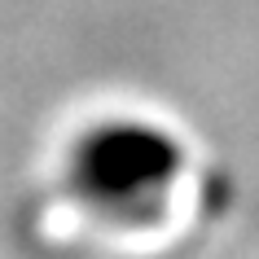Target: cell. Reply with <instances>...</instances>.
<instances>
[{
    "instance_id": "obj_1",
    "label": "cell",
    "mask_w": 259,
    "mask_h": 259,
    "mask_svg": "<svg viewBox=\"0 0 259 259\" xmlns=\"http://www.w3.org/2000/svg\"><path fill=\"white\" fill-rule=\"evenodd\" d=\"M180 145L145 123H106L93 127L70 154V185L97 215L137 220L154 211L176 185Z\"/></svg>"
}]
</instances>
